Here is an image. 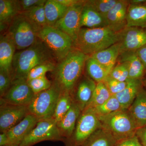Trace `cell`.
Listing matches in <instances>:
<instances>
[{"label":"cell","mask_w":146,"mask_h":146,"mask_svg":"<svg viewBox=\"0 0 146 146\" xmlns=\"http://www.w3.org/2000/svg\"><path fill=\"white\" fill-rule=\"evenodd\" d=\"M120 54L136 52L146 44V27H126L120 32Z\"/></svg>","instance_id":"12"},{"label":"cell","mask_w":146,"mask_h":146,"mask_svg":"<svg viewBox=\"0 0 146 146\" xmlns=\"http://www.w3.org/2000/svg\"></svg>","instance_id":"48"},{"label":"cell","mask_w":146,"mask_h":146,"mask_svg":"<svg viewBox=\"0 0 146 146\" xmlns=\"http://www.w3.org/2000/svg\"><path fill=\"white\" fill-rule=\"evenodd\" d=\"M61 92L59 86L53 82L49 89L35 94L28 106L29 113L35 116L39 121L52 119Z\"/></svg>","instance_id":"6"},{"label":"cell","mask_w":146,"mask_h":146,"mask_svg":"<svg viewBox=\"0 0 146 146\" xmlns=\"http://www.w3.org/2000/svg\"><path fill=\"white\" fill-rule=\"evenodd\" d=\"M73 103L72 98L70 93L62 92L58 100L53 119L58 122L67 114Z\"/></svg>","instance_id":"29"},{"label":"cell","mask_w":146,"mask_h":146,"mask_svg":"<svg viewBox=\"0 0 146 146\" xmlns=\"http://www.w3.org/2000/svg\"><path fill=\"white\" fill-rule=\"evenodd\" d=\"M86 72L90 78L97 83L104 81L110 73L97 60L89 56L85 63Z\"/></svg>","instance_id":"28"},{"label":"cell","mask_w":146,"mask_h":146,"mask_svg":"<svg viewBox=\"0 0 146 146\" xmlns=\"http://www.w3.org/2000/svg\"><path fill=\"white\" fill-rule=\"evenodd\" d=\"M56 66V65L54 61H48L36 65L30 71L27 76V80H29L46 76V73L48 72H54Z\"/></svg>","instance_id":"33"},{"label":"cell","mask_w":146,"mask_h":146,"mask_svg":"<svg viewBox=\"0 0 146 146\" xmlns=\"http://www.w3.org/2000/svg\"><path fill=\"white\" fill-rule=\"evenodd\" d=\"M120 54V45L119 42L107 48L90 56L101 64L110 73L115 67Z\"/></svg>","instance_id":"22"},{"label":"cell","mask_w":146,"mask_h":146,"mask_svg":"<svg viewBox=\"0 0 146 146\" xmlns=\"http://www.w3.org/2000/svg\"><path fill=\"white\" fill-rule=\"evenodd\" d=\"M3 146H19L13 145H6Z\"/></svg>","instance_id":"47"},{"label":"cell","mask_w":146,"mask_h":146,"mask_svg":"<svg viewBox=\"0 0 146 146\" xmlns=\"http://www.w3.org/2000/svg\"><path fill=\"white\" fill-rule=\"evenodd\" d=\"M38 121L35 116L29 113L20 122L6 132L9 145L19 146Z\"/></svg>","instance_id":"14"},{"label":"cell","mask_w":146,"mask_h":146,"mask_svg":"<svg viewBox=\"0 0 146 146\" xmlns=\"http://www.w3.org/2000/svg\"><path fill=\"white\" fill-rule=\"evenodd\" d=\"M9 145V140L6 132H2L0 134V146Z\"/></svg>","instance_id":"44"},{"label":"cell","mask_w":146,"mask_h":146,"mask_svg":"<svg viewBox=\"0 0 146 146\" xmlns=\"http://www.w3.org/2000/svg\"><path fill=\"white\" fill-rule=\"evenodd\" d=\"M135 135L142 145L146 146V125L137 129Z\"/></svg>","instance_id":"41"},{"label":"cell","mask_w":146,"mask_h":146,"mask_svg":"<svg viewBox=\"0 0 146 146\" xmlns=\"http://www.w3.org/2000/svg\"><path fill=\"white\" fill-rule=\"evenodd\" d=\"M98 117L102 128L111 133L118 142L134 136L138 129L127 109Z\"/></svg>","instance_id":"4"},{"label":"cell","mask_w":146,"mask_h":146,"mask_svg":"<svg viewBox=\"0 0 146 146\" xmlns=\"http://www.w3.org/2000/svg\"><path fill=\"white\" fill-rule=\"evenodd\" d=\"M62 141L57 123L53 118L39 121L19 146H33L44 141Z\"/></svg>","instance_id":"9"},{"label":"cell","mask_w":146,"mask_h":146,"mask_svg":"<svg viewBox=\"0 0 146 146\" xmlns=\"http://www.w3.org/2000/svg\"><path fill=\"white\" fill-rule=\"evenodd\" d=\"M35 94L28 84L26 79L13 80L9 89L1 97V103L28 106Z\"/></svg>","instance_id":"10"},{"label":"cell","mask_w":146,"mask_h":146,"mask_svg":"<svg viewBox=\"0 0 146 146\" xmlns=\"http://www.w3.org/2000/svg\"><path fill=\"white\" fill-rule=\"evenodd\" d=\"M115 146H143L136 135L118 142Z\"/></svg>","instance_id":"40"},{"label":"cell","mask_w":146,"mask_h":146,"mask_svg":"<svg viewBox=\"0 0 146 146\" xmlns=\"http://www.w3.org/2000/svg\"><path fill=\"white\" fill-rule=\"evenodd\" d=\"M120 62H127L129 67V79L143 80L146 69L136 52H128L120 54Z\"/></svg>","instance_id":"23"},{"label":"cell","mask_w":146,"mask_h":146,"mask_svg":"<svg viewBox=\"0 0 146 146\" xmlns=\"http://www.w3.org/2000/svg\"><path fill=\"white\" fill-rule=\"evenodd\" d=\"M112 96L103 82L97 83L91 101L87 108H94L101 105Z\"/></svg>","instance_id":"31"},{"label":"cell","mask_w":146,"mask_h":146,"mask_svg":"<svg viewBox=\"0 0 146 146\" xmlns=\"http://www.w3.org/2000/svg\"><path fill=\"white\" fill-rule=\"evenodd\" d=\"M12 82L11 75L0 71V96L3 97L9 89Z\"/></svg>","instance_id":"39"},{"label":"cell","mask_w":146,"mask_h":146,"mask_svg":"<svg viewBox=\"0 0 146 146\" xmlns=\"http://www.w3.org/2000/svg\"><path fill=\"white\" fill-rule=\"evenodd\" d=\"M129 1V4H131L140 5L146 3V0H132Z\"/></svg>","instance_id":"45"},{"label":"cell","mask_w":146,"mask_h":146,"mask_svg":"<svg viewBox=\"0 0 146 146\" xmlns=\"http://www.w3.org/2000/svg\"><path fill=\"white\" fill-rule=\"evenodd\" d=\"M37 36L58 62L75 48L74 42L70 36L54 27H45L38 33Z\"/></svg>","instance_id":"5"},{"label":"cell","mask_w":146,"mask_h":146,"mask_svg":"<svg viewBox=\"0 0 146 146\" xmlns=\"http://www.w3.org/2000/svg\"><path fill=\"white\" fill-rule=\"evenodd\" d=\"M84 3L85 1H80L76 4L68 7L63 18L54 26L69 35L74 43L81 29L80 18Z\"/></svg>","instance_id":"11"},{"label":"cell","mask_w":146,"mask_h":146,"mask_svg":"<svg viewBox=\"0 0 146 146\" xmlns=\"http://www.w3.org/2000/svg\"><path fill=\"white\" fill-rule=\"evenodd\" d=\"M96 85V82L90 78L85 77L79 82L74 94L71 95L73 102L82 111L88 106Z\"/></svg>","instance_id":"16"},{"label":"cell","mask_w":146,"mask_h":146,"mask_svg":"<svg viewBox=\"0 0 146 146\" xmlns=\"http://www.w3.org/2000/svg\"><path fill=\"white\" fill-rule=\"evenodd\" d=\"M54 58L48 49L38 38L31 46L16 52L12 65V81L18 79H26L30 71L36 65Z\"/></svg>","instance_id":"2"},{"label":"cell","mask_w":146,"mask_h":146,"mask_svg":"<svg viewBox=\"0 0 146 146\" xmlns=\"http://www.w3.org/2000/svg\"><path fill=\"white\" fill-rule=\"evenodd\" d=\"M120 32H116L108 27L98 28H81L75 48L87 55L105 49L119 41Z\"/></svg>","instance_id":"3"},{"label":"cell","mask_w":146,"mask_h":146,"mask_svg":"<svg viewBox=\"0 0 146 146\" xmlns=\"http://www.w3.org/2000/svg\"><path fill=\"white\" fill-rule=\"evenodd\" d=\"M127 110L138 128L146 125V90L143 86Z\"/></svg>","instance_id":"18"},{"label":"cell","mask_w":146,"mask_h":146,"mask_svg":"<svg viewBox=\"0 0 146 146\" xmlns=\"http://www.w3.org/2000/svg\"><path fill=\"white\" fill-rule=\"evenodd\" d=\"M89 56L74 48L56 65L54 71V82L62 92L72 93L82 74Z\"/></svg>","instance_id":"1"},{"label":"cell","mask_w":146,"mask_h":146,"mask_svg":"<svg viewBox=\"0 0 146 146\" xmlns=\"http://www.w3.org/2000/svg\"><path fill=\"white\" fill-rule=\"evenodd\" d=\"M143 86V80L129 79L127 81V84L124 89L114 95L123 109H127L130 107Z\"/></svg>","instance_id":"21"},{"label":"cell","mask_w":146,"mask_h":146,"mask_svg":"<svg viewBox=\"0 0 146 146\" xmlns=\"http://www.w3.org/2000/svg\"><path fill=\"white\" fill-rule=\"evenodd\" d=\"M44 5L35 7L30 10L21 13L37 28L39 32L48 26Z\"/></svg>","instance_id":"30"},{"label":"cell","mask_w":146,"mask_h":146,"mask_svg":"<svg viewBox=\"0 0 146 146\" xmlns=\"http://www.w3.org/2000/svg\"><path fill=\"white\" fill-rule=\"evenodd\" d=\"M46 0H20L15 1L19 13H23L38 6L44 5Z\"/></svg>","instance_id":"38"},{"label":"cell","mask_w":146,"mask_h":146,"mask_svg":"<svg viewBox=\"0 0 146 146\" xmlns=\"http://www.w3.org/2000/svg\"><path fill=\"white\" fill-rule=\"evenodd\" d=\"M118 141L104 129L96 131L80 146H115Z\"/></svg>","instance_id":"27"},{"label":"cell","mask_w":146,"mask_h":146,"mask_svg":"<svg viewBox=\"0 0 146 146\" xmlns=\"http://www.w3.org/2000/svg\"><path fill=\"white\" fill-rule=\"evenodd\" d=\"M127 22V27H146V3L140 5L129 4Z\"/></svg>","instance_id":"24"},{"label":"cell","mask_w":146,"mask_h":146,"mask_svg":"<svg viewBox=\"0 0 146 146\" xmlns=\"http://www.w3.org/2000/svg\"><path fill=\"white\" fill-rule=\"evenodd\" d=\"M80 27L94 29L108 27L106 18L100 14L85 1L81 13Z\"/></svg>","instance_id":"20"},{"label":"cell","mask_w":146,"mask_h":146,"mask_svg":"<svg viewBox=\"0 0 146 146\" xmlns=\"http://www.w3.org/2000/svg\"><path fill=\"white\" fill-rule=\"evenodd\" d=\"M112 96L119 94L125 88L127 81L121 82L108 75L103 82Z\"/></svg>","instance_id":"37"},{"label":"cell","mask_w":146,"mask_h":146,"mask_svg":"<svg viewBox=\"0 0 146 146\" xmlns=\"http://www.w3.org/2000/svg\"><path fill=\"white\" fill-rule=\"evenodd\" d=\"M16 49V46L13 39L7 32L4 34H1L0 71L8 73L11 76L12 62Z\"/></svg>","instance_id":"17"},{"label":"cell","mask_w":146,"mask_h":146,"mask_svg":"<svg viewBox=\"0 0 146 146\" xmlns=\"http://www.w3.org/2000/svg\"><path fill=\"white\" fill-rule=\"evenodd\" d=\"M15 1L0 0L1 31L5 30L14 18L19 14Z\"/></svg>","instance_id":"26"},{"label":"cell","mask_w":146,"mask_h":146,"mask_svg":"<svg viewBox=\"0 0 146 146\" xmlns=\"http://www.w3.org/2000/svg\"><path fill=\"white\" fill-rule=\"evenodd\" d=\"M92 108L98 117L105 116L123 109L119 101L115 96H112L102 104Z\"/></svg>","instance_id":"32"},{"label":"cell","mask_w":146,"mask_h":146,"mask_svg":"<svg viewBox=\"0 0 146 146\" xmlns=\"http://www.w3.org/2000/svg\"><path fill=\"white\" fill-rule=\"evenodd\" d=\"M136 52L146 69V44L136 51Z\"/></svg>","instance_id":"42"},{"label":"cell","mask_w":146,"mask_h":146,"mask_svg":"<svg viewBox=\"0 0 146 146\" xmlns=\"http://www.w3.org/2000/svg\"><path fill=\"white\" fill-rule=\"evenodd\" d=\"M112 78L121 82H127L129 80V67L127 62H120L110 73Z\"/></svg>","instance_id":"35"},{"label":"cell","mask_w":146,"mask_h":146,"mask_svg":"<svg viewBox=\"0 0 146 146\" xmlns=\"http://www.w3.org/2000/svg\"><path fill=\"white\" fill-rule=\"evenodd\" d=\"M143 86L145 89L146 90V79L143 80Z\"/></svg>","instance_id":"46"},{"label":"cell","mask_w":146,"mask_h":146,"mask_svg":"<svg viewBox=\"0 0 146 146\" xmlns=\"http://www.w3.org/2000/svg\"><path fill=\"white\" fill-rule=\"evenodd\" d=\"M44 7L47 25L52 27L63 18L68 8L57 0H47Z\"/></svg>","instance_id":"25"},{"label":"cell","mask_w":146,"mask_h":146,"mask_svg":"<svg viewBox=\"0 0 146 146\" xmlns=\"http://www.w3.org/2000/svg\"><path fill=\"white\" fill-rule=\"evenodd\" d=\"M102 128L98 117L92 108L82 111L70 137L64 141L65 146H80L96 131Z\"/></svg>","instance_id":"7"},{"label":"cell","mask_w":146,"mask_h":146,"mask_svg":"<svg viewBox=\"0 0 146 146\" xmlns=\"http://www.w3.org/2000/svg\"><path fill=\"white\" fill-rule=\"evenodd\" d=\"M81 112L80 108L73 102L70 110L62 119L57 123L58 128L64 141L73 134Z\"/></svg>","instance_id":"19"},{"label":"cell","mask_w":146,"mask_h":146,"mask_svg":"<svg viewBox=\"0 0 146 146\" xmlns=\"http://www.w3.org/2000/svg\"><path fill=\"white\" fill-rule=\"evenodd\" d=\"M129 1L119 0L117 4L106 16L108 27L116 32H120L127 27V15Z\"/></svg>","instance_id":"15"},{"label":"cell","mask_w":146,"mask_h":146,"mask_svg":"<svg viewBox=\"0 0 146 146\" xmlns=\"http://www.w3.org/2000/svg\"><path fill=\"white\" fill-rule=\"evenodd\" d=\"M39 32L37 28L21 13L14 18L7 31L13 39L16 49L21 50L31 46L36 42Z\"/></svg>","instance_id":"8"},{"label":"cell","mask_w":146,"mask_h":146,"mask_svg":"<svg viewBox=\"0 0 146 146\" xmlns=\"http://www.w3.org/2000/svg\"><path fill=\"white\" fill-rule=\"evenodd\" d=\"M28 84L35 94L49 89L52 83L46 76L27 80Z\"/></svg>","instance_id":"36"},{"label":"cell","mask_w":146,"mask_h":146,"mask_svg":"<svg viewBox=\"0 0 146 146\" xmlns=\"http://www.w3.org/2000/svg\"><path fill=\"white\" fill-rule=\"evenodd\" d=\"M119 0H90L86 3L95 9L98 12L106 18V15L117 3Z\"/></svg>","instance_id":"34"},{"label":"cell","mask_w":146,"mask_h":146,"mask_svg":"<svg viewBox=\"0 0 146 146\" xmlns=\"http://www.w3.org/2000/svg\"><path fill=\"white\" fill-rule=\"evenodd\" d=\"M29 113L27 106L0 103V131L6 132Z\"/></svg>","instance_id":"13"},{"label":"cell","mask_w":146,"mask_h":146,"mask_svg":"<svg viewBox=\"0 0 146 146\" xmlns=\"http://www.w3.org/2000/svg\"><path fill=\"white\" fill-rule=\"evenodd\" d=\"M57 1L63 5L69 7L76 4L80 1H79V0H57Z\"/></svg>","instance_id":"43"}]
</instances>
